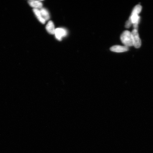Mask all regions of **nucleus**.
<instances>
[{"label":"nucleus","mask_w":153,"mask_h":153,"mask_svg":"<svg viewBox=\"0 0 153 153\" xmlns=\"http://www.w3.org/2000/svg\"><path fill=\"white\" fill-rule=\"evenodd\" d=\"M120 40L124 46L129 47L133 46L132 35L129 30H125L120 36Z\"/></svg>","instance_id":"obj_1"},{"label":"nucleus","mask_w":153,"mask_h":153,"mask_svg":"<svg viewBox=\"0 0 153 153\" xmlns=\"http://www.w3.org/2000/svg\"><path fill=\"white\" fill-rule=\"evenodd\" d=\"M132 35L133 46L136 48H139L141 45V42L139 34L137 30H133L131 32Z\"/></svg>","instance_id":"obj_2"},{"label":"nucleus","mask_w":153,"mask_h":153,"mask_svg":"<svg viewBox=\"0 0 153 153\" xmlns=\"http://www.w3.org/2000/svg\"><path fill=\"white\" fill-rule=\"evenodd\" d=\"M55 35L56 39L59 41H61L62 38L67 35V31L64 28H58L55 29Z\"/></svg>","instance_id":"obj_3"},{"label":"nucleus","mask_w":153,"mask_h":153,"mask_svg":"<svg viewBox=\"0 0 153 153\" xmlns=\"http://www.w3.org/2000/svg\"><path fill=\"white\" fill-rule=\"evenodd\" d=\"M129 47L126 46L116 45L110 48V50L113 52L116 53H122L128 51Z\"/></svg>","instance_id":"obj_4"},{"label":"nucleus","mask_w":153,"mask_h":153,"mask_svg":"<svg viewBox=\"0 0 153 153\" xmlns=\"http://www.w3.org/2000/svg\"><path fill=\"white\" fill-rule=\"evenodd\" d=\"M29 4L33 9H40L43 7V4L42 2L37 0H30L28 1Z\"/></svg>","instance_id":"obj_5"},{"label":"nucleus","mask_w":153,"mask_h":153,"mask_svg":"<svg viewBox=\"0 0 153 153\" xmlns=\"http://www.w3.org/2000/svg\"><path fill=\"white\" fill-rule=\"evenodd\" d=\"M46 29L49 34H55V30L56 29H55L54 25L52 21H50L48 23L46 26Z\"/></svg>","instance_id":"obj_6"},{"label":"nucleus","mask_w":153,"mask_h":153,"mask_svg":"<svg viewBox=\"0 0 153 153\" xmlns=\"http://www.w3.org/2000/svg\"><path fill=\"white\" fill-rule=\"evenodd\" d=\"M33 11L34 14L37 17L38 20L42 24H45L46 22V21L43 18L40 12V10L38 9H33Z\"/></svg>","instance_id":"obj_7"},{"label":"nucleus","mask_w":153,"mask_h":153,"mask_svg":"<svg viewBox=\"0 0 153 153\" xmlns=\"http://www.w3.org/2000/svg\"><path fill=\"white\" fill-rule=\"evenodd\" d=\"M40 11L42 16L45 21L49 20L50 17L48 11L47 10V9L42 7V8L40 9Z\"/></svg>","instance_id":"obj_8"},{"label":"nucleus","mask_w":153,"mask_h":153,"mask_svg":"<svg viewBox=\"0 0 153 153\" xmlns=\"http://www.w3.org/2000/svg\"><path fill=\"white\" fill-rule=\"evenodd\" d=\"M142 7L139 4L136 5L133 9L132 11L131 15H138L142 10Z\"/></svg>","instance_id":"obj_9"},{"label":"nucleus","mask_w":153,"mask_h":153,"mask_svg":"<svg viewBox=\"0 0 153 153\" xmlns=\"http://www.w3.org/2000/svg\"><path fill=\"white\" fill-rule=\"evenodd\" d=\"M132 24V22L131 19L130 17L126 23L125 27L128 28L131 27V26Z\"/></svg>","instance_id":"obj_10"}]
</instances>
